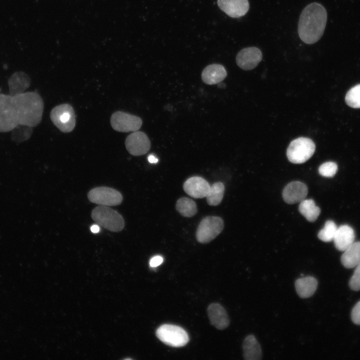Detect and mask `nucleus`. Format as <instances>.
Here are the masks:
<instances>
[{
	"label": "nucleus",
	"instance_id": "obj_14",
	"mask_svg": "<svg viewBox=\"0 0 360 360\" xmlns=\"http://www.w3.org/2000/svg\"><path fill=\"white\" fill-rule=\"evenodd\" d=\"M208 314L210 324L218 330L226 328L230 323L226 310L218 303H212L208 308Z\"/></svg>",
	"mask_w": 360,
	"mask_h": 360
},
{
	"label": "nucleus",
	"instance_id": "obj_20",
	"mask_svg": "<svg viewBox=\"0 0 360 360\" xmlns=\"http://www.w3.org/2000/svg\"><path fill=\"white\" fill-rule=\"evenodd\" d=\"M300 213L309 222H314L320 212V210L312 199L304 200L298 206Z\"/></svg>",
	"mask_w": 360,
	"mask_h": 360
},
{
	"label": "nucleus",
	"instance_id": "obj_11",
	"mask_svg": "<svg viewBox=\"0 0 360 360\" xmlns=\"http://www.w3.org/2000/svg\"><path fill=\"white\" fill-rule=\"evenodd\" d=\"M308 188L306 184L298 181L288 184L284 188L282 197L288 204H294L300 202L306 198Z\"/></svg>",
	"mask_w": 360,
	"mask_h": 360
},
{
	"label": "nucleus",
	"instance_id": "obj_19",
	"mask_svg": "<svg viewBox=\"0 0 360 360\" xmlns=\"http://www.w3.org/2000/svg\"><path fill=\"white\" fill-rule=\"evenodd\" d=\"M344 252L340 260L344 267L353 268L360 262V242H354Z\"/></svg>",
	"mask_w": 360,
	"mask_h": 360
},
{
	"label": "nucleus",
	"instance_id": "obj_1",
	"mask_svg": "<svg viewBox=\"0 0 360 360\" xmlns=\"http://www.w3.org/2000/svg\"><path fill=\"white\" fill-rule=\"evenodd\" d=\"M327 12L320 4L312 2L302 10L298 24V34L306 44L317 42L322 36L326 24Z\"/></svg>",
	"mask_w": 360,
	"mask_h": 360
},
{
	"label": "nucleus",
	"instance_id": "obj_6",
	"mask_svg": "<svg viewBox=\"0 0 360 360\" xmlns=\"http://www.w3.org/2000/svg\"><path fill=\"white\" fill-rule=\"evenodd\" d=\"M53 124L62 132L72 131L76 125V116L72 107L65 104L54 107L50 114Z\"/></svg>",
	"mask_w": 360,
	"mask_h": 360
},
{
	"label": "nucleus",
	"instance_id": "obj_22",
	"mask_svg": "<svg viewBox=\"0 0 360 360\" xmlns=\"http://www.w3.org/2000/svg\"><path fill=\"white\" fill-rule=\"evenodd\" d=\"M224 192V186L221 182H216L210 186L207 194L206 202L212 206L219 204L223 198Z\"/></svg>",
	"mask_w": 360,
	"mask_h": 360
},
{
	"label": "nucleus",
	"instance_id": "obj_8",
	"mask_svg": "<svg viewBox=\"0 0 360 360\" xmlns=\"http://www.w3.org/2000/svg\"><path fill=\"white\" fill-rule=\"evenodd\" d=\"M142 122L140 118L121 111L114 112L110 118L113 129L120 132L137 131L140 128Z\"/></svg>",
	"mask_w": 360,
	"mask_h": 360
},
{
	"label": "nucleus",
	"instance_id": "obj_26",
	"mask_svg": "<svg viewBox=\"0 0 360 360\" xmlns=\"http://www.w3.org/2000/svg\"><path fill=\"white\" fill-rule=\"evenodd\" d=\"M349 286L354 290H360V262L356 266L354 272L350 280Z\"/></svg>",
	"mask_w": 360,
	"mask_h": 360
},
{
	"label": "nucleus",
	"instance_id": "obj_23",
	"mask_svg": "<svg viewBox=\"0 0 360 360\" xmlns=\"http://www.w3.org/2000/svg\"><path fill=\"white\" fill-rule=\"evenodd\" d=\"M338 227L332 220H328L325 225L318 233V236L320 240L324 242L333 240Z\"/></svg>",
	"mask_w": 360,
	"mask_h": 360
},
{
	"label": "nucleus",
	"instance_id": "obj_27",
	"mask_svg": "<svg viewBox=\"0 0 360 360\" xmlns=\"http://www.w3.org/2000/svg\"><path fill=\"white\" fill-rule=\"evenodd\" d=\"M351 318L355 324L360 325V301L357 302L353 308L351 313Z\"/></svg>",
	"mask_w": 360,
	"mask_h": 360
},
{
	"label": "nucleus",
	"instance_id": "obj_13",
	"mask_svg": "<svg viewBox=\"0 0 360 360\" xmlns=\"http://www.w3.org/2000/svg\"><path fill=\"white\" fill-rule=\"evenodd\" d=\"M218 4L222 10L234 18L244 16L250 7L248 0H218Z\"/></svg>",
	"mask_w": 360,
	"mask_h": 360
},
{
	"label": "nucleus",
	"instance_id": "obj_12",
	"mask_svg": "<svg viewBox=\"0 0 360 360\" xmlns=\"http://www.w3.org/2000/svg\"><path fill=\"white\" fill-rule=\"evenodd\" d=\"M210 187L208 182L200 176H192L188 178L183 186L184 192L195 198L206 197Z\"/></svg>",
	"mask_w": 360,
	"mask_h": 360
},
{
	"label": "nucleus",
	"instance_id": "obj_25",
	"mask_svg": "<svg viewBox=\"0 0 360 360\" xmlns=\"http://www.w3.org/2000/svg\"><path fill=\"white\" fill-rule=\"evenodd\" d=\"M338 170V166L332 162H328L322 164L318 168L320 174L324 177L334 176Z\"/></svg>",
	"mask_w": 360,
	"mask_h": 360
},
{
	"label": "nucleus",
	"instance_id": "obj_10",
	"mask_svg": "<svg viewBox=\"0 0 360 360\" xmlns=\"http://www.w3.org/2000/svg\"><path fill=\"white\" fill-rule=\"evenodd\" d=\"M262 58L260 50L256 47H248L240 50L236 56L237 65L242 69L249 70L254 69Z\"/></svg>",
	"mask_w": 360,
	"mask_h": 360
},
{
	"label": "nucleus",
	"instance_id": "obj_3",
	"mask_svg": "<svg viewBox=\"0 0 360 360\" xmlns=\"http://www.w3.org/2000/svg\"><path fill=\"white\" fill-rule=\"evenodd\" d=\"M315 149V144L311 139L300 137L290 142L287 148L286 156L291 162L302 164L312 156Z\"/></svg>",
	"mask_w": 360,
	"mask_h": 360
},
{
	"label": "nucleus",
	"instance_id": "obj_24",
	"mask_svg": "<svg viewBox=\"0 0 360 360\" xmlns=\"http://www.w3.org/2000/svg\"><path fill=\"white\" fill-rule=\"evenodd\" d=\"M345 100L348 106L360 108V84L354 86L348 92Z\"/></svg>",
	"mask_w": 360,
	"mask_h": 360
},
{
	"label": "nucleus",
	"instance_id": "obj_21",
	"mask_svg": "<svg viewBox=\"0 0 360 360\" xmlns=\"http://www.w3.org/2000/svg\"><path fill=\"white\" fill-rule=\"evenodd\" d=\"M176 208L181 215L188 218L194 216L198 211L196 203L192 199L186 197L178 199Z\"/></svg>",
	"mask_w": 360,
	"mask_h": 360
},
{
	"label": "nucleus",
	"instance_id": "obj_18",
	"mask_svg": "<svg viewBox=\"0 0 360 360\" xmlns=\"http://www.w3.org/2000/svg\"><path fill=\"white\" fill-rule=\"evenodd\" d=\"M317 286V280L311 276L299 278L295 282L296 290L301 298H308L312 296Z\"/></svg>",
	"mask_w": 360,
	"mask_h": 360
},
{
	"label": "nucleus",
	"instance_id": "obj_30",
	"mask_svg": "<svg viewBox=\"0 0 360 360\" xmlns=\"http://www.w3.org/2000/svg\"><path fill=\"white\" fill-rule=\"evenodd\" d=\"M90 230L93 233H98L100 231V228L98 224H94L90 227Z\"/></svg>",
	"mask_w": 360,
	"mask_h": 360
},
{
	"label": "nucleus",
	"instance_id": "obj_5",
	"mask_svg": "<svg viewBox=\"0 0 360 360\" xmlns=\"http://www.w3.org/2000/svg\"><path fill=\"white\" fill-rule=\"evenodd\" d=\"M224 222L218 216H208L200 222L196 232L197 240L202 244H206L215 238L222 230Z\"/></svg>",
	"mask_w": 360,
	"mask_h": 360
},
{
	"label": "nucleus",
	"instance_id": "obj_9",
	"mask_svg": "<svg viewBox=\"0 0 360 360\" xmlns=\"http://www.w3.org/2000/svg\"><path fill=\"white\" fill-rule=\"evenodd\" d=\"M126 148L132 156L146 154L150 148V142L147 135L140 131H135L130 134L125 142Z\"/></svg>",
	"mask_w": 360,
	"mask_h": 360
},
{
	"label": "nucleus",
	"instance_id": "obj_7",
	"mask_svg": "<svg viewBox=\"0 0 360 360\" xmlns=\"http://www.w3.org/2000/svg\"><path fill=\"white\" fill-rule=\"evenodd\" d=\"M90 201L104 206H116L122 201V196L117 190L106 186H99L92 188L88 193Z\"/></svg>",
	"mask_w": 360,
	"mask_h": 360
},
{
	"label": "nucleus",
	"instance_id": "obj_16",
	"mask_svg": "<svg viewBox=\"0 0 360 360\" xmlns=\"http://www.w3.org/2000/svg\"><path fill=\"white\" fill-rule=\"evenodd\" d=\"M354 230L349 226L342 225L338 228L333 240L336 248L344 252L354 242Z\"/></svg>",
	"mask_w": 360,
	"mask_h": 360
},
{
	"label": "nucleus",
	"instance_id": "obj_2",
	"mask_svg": "<svg viewBox=\"0 0 360 360\" xmlns=\"http://www.w3.org/2000/svg\"><path fill=\"white\" fill-rule=\"evenodd\" d=\"M92 218L97 224L111 232H120L124 226L122 216L108 206L96 207L92 210Z\"/></svg>",
	"mask_w": 360,
	"mask_h": 360
},
{
	"label": "nucleus",
	"instance_id": "obj_15",
	"mask_svg": "<svg viewBox=\"0 0 360 360\" xmlns=\"http://www.w3.org/2000/svg\"><path fill=\"white\" fill-rule=\"evenodd\" d=\"M227 76L224 67L220 64L208 65L202 72V79L207 84H215L223 80Z\"/></svg>",
	"mask_w": 360,
	"mask_h": 360
},
{
	"label": "nucleus",
	"instance_id": "obj_29",
	"mask_svg": "<svg viewBox=\"0 0 360 360\" xmlns=\"http://www.w3.org/2000/svg\"><path fill=\"white\" fill-rule=\"evenodd\" d=\"M148 161L151 164H156L158 162V159L153 155H150L148 158Z\"/></svg>",
	"mask_w": 360,
	"mask_h": 360
},
{
	"label": "nucleus",
	"instance_id": "obj_17",
	"mask_svg": "<svg viewBox=\"0 0 360 360\" xmlns=\"http://www.w3.org/2000/svg\"><path fill=\"white\" fill-rule=\"evenodd\" d=\"M243 356L246 360H259L262 352L260 344L252 334L247 336L242 344Z\"/></svg>",
	"mask_w": 360,
	"mask_h": 360
},
{
	"label": "nucleus",
	"instance_id": "obj_4",
	"mask_svg": "<svg viewBox=\"0 0 360 360\" xmlns=\"http://www.w3.org/2000/svg\"><path fill=\"white\" fill-rule=\"evenodd\" d=\"M157 338L165 344L172 347H181L187 344L189 338L182 328L173 324H164L156 330Z\"/></svg>",
	"mask_w": 360,
	"mask_h": 360
},
{
	"label": "nucleus",
	"instance_id": "obj_28",
	"mask_svg": "<svg viewBox=\"0 0 360 360\" xmlns=\"http://www.w3.org/2000/svg\"><path fill=\"white\" fill-rule=\"evenodd\" d=\"M163 262V258L160 256H156L152 257L150 262V266L156 267L160 265Z\"/></svg>",
	"mask_w": 360,
	"mask_h": 360
}]
</instances>
